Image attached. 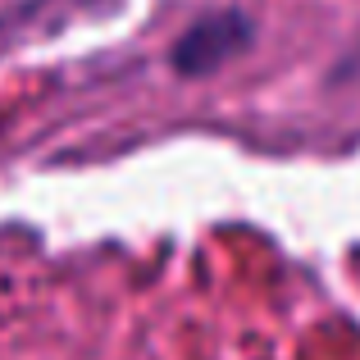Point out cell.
Masks as SVG:
<instances>
[{"label":"cell","mask_w":360,"mask_h":360,"mask_svg":"<svg viewBox=\"0 0 360 360\" xmlns=\"http://www.w3.org/2000/svg\"><path fill=\"white\" fill-rule=\"evenodd\" d=\"M251 32L255 27L242 9H219V14L196 18L174 46V69L183 78H205V73L224 69L229 60H238L251 46Z\"/></svg>","instance_id":"cell-1"}]
</instances>
